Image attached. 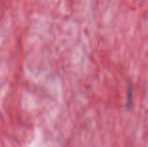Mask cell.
I'll use <instances>...</instances> for the list:
<instances>
[{
	"label": "cell",
	"instance_id": "cell-1",
	"mask_svg": "<svg viewBox=\"0 0 148 147\" xmlns=\"http://www.w3.org/2000/svg\"><path fill=\"white\" fill-rule=\"evenodd\" d=\"M132 87L130 86L127 91V107L130 109L132 106Z\"/></svg>",
	"mask_w": 148,
	"mask_h": 147
}]
</instances>
